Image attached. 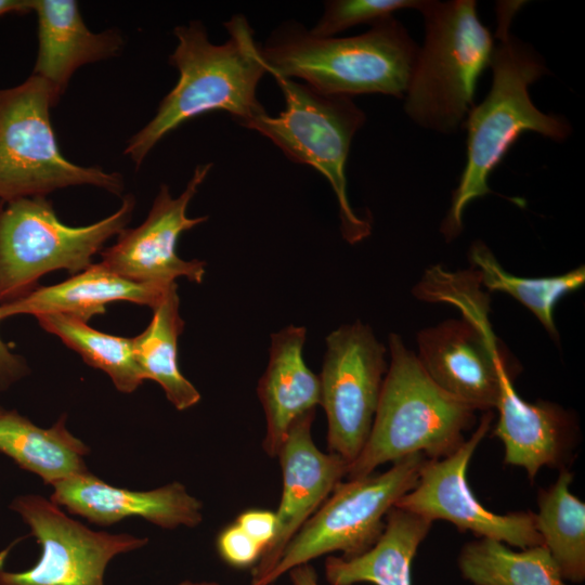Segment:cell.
Listing matches in <instances>:
<instances>
[{"label": "cell", "instance_id": "33", "mask_svg": "<svg viewBox=\"0 0 585 585\" xmlns=\"http://www.w3.org/2000/svg\"><path fill=\"white\" fill-rule=\"evenodd\" d=\"M288 574L291 585H320L315 569L310 563L297 566Z\"/></svg>", "mask_w": 585, "mask_h": 585}, {"label": "cell", "instance_id": "30", "mask_svg": "<svg viewBox=\"0 0 585 585\" xmlns=\"http://www.w3.org/2000/svg\"><path fill=\"white\" fill-rule=\"evenodd\" d=\"M217 549L222 560L235 568L255 566L262 555L260 545L236 523L220 532Z\"/></svg>", "mask_w": 585, "mask_h": 585}, {"label": "cell", "instance_id": "3", "mask_svg": "<svg viewBox=\"0 0 585 585\" xmlns=\"http://www.w3.org/2000/svg\"><path fill=\"white\" fill-rule=\"evenodd\" d=\"M419 48L393 16L352 37H316L299 23L283 24L260 47L268 74L302 79L313 90L349 96L404 98Z\"/></svg>", "mask_w": 585, "mask_h": 585}, {"label": "cell", "instance_id": "32", "mask_svg": "<svg viewBox=\"0 0 585 585\" xmlns=\"http://www.w3.org/2000/svg\"><path fill=\"white\" fill-rule=\"evenodd\" d=\"M29 374L23 356L14 353L0 337V392L8 390Z\"/></svg>", "mask_w": 585, "mask_h": 585}, {"label": "cell", "instance_id": "21", "mask_svg": "<svg viewBox=\"0 0 585 585\" xmlns=\"http://www.w3.org/2000/svg\"><path fill=\"white\" fill-rule=\"evenodd\" d=\"M432 521L393 506L386 516V525L376 544L352 557L329 555L324 564L330 585H412L411 566Z\"/></svg>", "mask_w": 585, "mask_h": 585}, {"label": "cell", "instance_id": "17", "mask_svg": "<svg viewBox=\"0 0 585 585\" xmlns=\"http://www.w3.org/2000/svg\"><path fill=\"white\" fill-rule=\"evenodd\" d=\"M512 380L503 381L493 430L504 444V464L524 468L531 481L542 467L566 469L577 435L572 414L555 403L524 401Z\"/></svg>", "mask_w": 585, "mask_h": 585}, {"label": "cell", "instance_id": "13", "mask_svg": "<svg viewBox=\"0 0 585 585\" xmlns=\"http://www.w3.org/2000/svg\"><path fill=\"white\" fill-rule=\"evenodd\" d=\"M417 344L416 356L431 380L476 411L496 408L503 381L519 373L490 321L446 320L420 330Z\"/></svg>", "mask_w": 585, "mask_h": 585}, {"label": "cell", "instance_id": "9", "mask_svg": "<svg viewBox=\"0 0 585 585\" xmlns=\"http://www.w3.org/2000/svg\"><path fill=\"white\" fill-rule=\"evenodd\" d=\"M425 459L413 454L382 473L339 482L287 544L263 585L321 556L340 551L352 558L372 548L385 530L388 511L416 486Z\"/></svg>", "mask_w": 585, "mask_h": 585}, {"label": "cell", "instance_id": "35", "mask_svg": "<svg viewBox=\"0 0 585 585\" xmlns=\"http://www.w3.org/2000/svg\"><path fill=\"white\" fill-rule=\"evenodd\" d=\"M177 585H219V584L217 582H213V581L194 582V581H191V580H185V581L180 582ZM270 585H275V583L270 584Z\"/></svg>", "mask_w": 585, "mask_h": 585}, {"label": "cell", "instance_id": "1", "mask_svg": "<svg viewBox=\"0 0 585 585\" xmlns=\"http://www.w3.org/2000/svg\"><path fill=\"white\" fill-rule=\"evenodd\" d=\"M522 1L496 4L497 28L491 56L492 84L484 100L473 106L463 126L467 130L466 165L454 190L441 232L447 240L463 230V213L473 200L492 193L487 180L518 138L528 131L562 142L572 128L566 118L541 112L529 87L547 73L537 52L510 31Z\"/></svg>", "mask_w": 585, "mask_h": 585}, {"label": "cell", "instance_id": "19", "mask_svg": "<svg viewBox=\"0 0 585 585\" xmlns=\"http://www.w3.org/2000/svg\"><path fill=\"white\" fill-rule=\"evenodd\" d=\"M306 337V327L295 325L271 336L269 362L257 386L265 416L262 448L270 457H277L292 422L320 405V377L303 359Z\"/></svg>", "mask_w": 585, "mask_h": 585}, {"label": "cell", "instance_id": "23", "mask_svg": "<svg viewBox=\"0 0 585 585\" xmlns=\"http://www.w3.org/2000/svg\"><path fill=\"white\" fill-rule=\"evenodd\" d=\"M152 310L146 328L132 337L134 358L144 379L156 381L168 401L178 411H185L199 402L200 393L182 375L178 363V340L184 321L176 283Z\"/></svg>", "mask_w": 585, "mask_h": 585}, {"label": "cell", "instance_id": "18", "mask_svg": "<svg viewBox=\"0 0 585 585\" xmlns=\"http://www.w3.org/2000/svg\"><path fill=\"white\" fill-rule=\"evenodd\" d=\"M38 49L32 74L61 99L81 66L116 57L125 41L117 29L91 31L75 0H34Z\"/></svg>", "mask_w": 585, "mask_h": 585}, {"label": "cell", "instance_id": "29", "mask_svg": "<svg viewBox=\"0 0 585 585\" xmlns=\"http://www.w3.org/2000/svg\"><path fill=\"white\" fill-rule=\"evenodd\" d=\"M421 0H332L324 4V12L310 30L316 37L334 35L360 24H375L399 10L417 9Z\"/></svg>", "mask_w": 585, "mask_h": 585}, {"label": "cell", "instance_id": "20", "mask_svg": "<svg viewBox=\"0 0 585 585\" xmlns=\"http://www.w3.org/2000/svg\"><path fill=\"white\" fill-rule=\"evenodd\" d=\"M173 284L135 283L102 262L92 263L61 283L37 286L25 296L0 304V321L17 315L58 313L88 323L105 313V306L112 302L126 301L153 309Z\"/></svg>", "mask_w": 585, "mask_h": 585}, {"label": "cell", "instance_id": "25", "mask_svg": "<svg viewBox=\"0 0 585 585\" xmlns=\"http://www.w3.org/2000/svg\"><path fill=\"white\" fill-rule=\"evenodd\" d=\"M573 473L561 469L557 481L540 490L535 523L566 581L585 580V504L570 492Z\"/></svg>", "mask_w": 585, "mask_h": 585}, {"label": "cell", "instance_id": "36", "mask_svg": "<svg viewBox=\"0 0 585 585\" xmlns=\"http://www.w3.org/2000/svg\"><path fill=\"white\" fill-rule=\"evenodd\" d=\"M0 408H1V406H0Z\"/></svg>", "mask_w": 585, "mask_h": 585}, {"label": "cell", "instance_id": "14", "mask_svg": "<svg viewBox=\"0 0 585 585\" xmlns=\"http://www.w3.org/2000/svg\"><path fill=\"white\" fill-rule=\"evenodd\" d=\"M211 167V162L197 166L178 197L172 196L168 185L161 184L146 219L133 229L121 231L117 240L100 252L101 262L135 283L168 285L184 277L200 284L206 263L198 259H182L177 253V244L182 233L208 219L190 218L186 212Z\"/></svg>", "mask_w": 585, "mask_h": 585}, {"label": "cell", "instance_id": "34", "mask_svg": "<svg viewBox=\"0 0 585 585\" xmlns=\"http://www.w3.org/2000/svg\"><path fill=\"white\" fill-rule=\"evenodd\" d=\"M34 10V0H0V17L6 14H27Z\"/></svg>", "mask_w": 585, "mask_h": 585}, {"label": "cell", "instance_id": "8", "mask_svg": "<svg viewBox=\"0 0 585 585\" xmlns=\"http://www.w3.org/2000/svg\"><path fill=\"white\" fill-rule=\"evenodd\" d=\"M285 99L278 116L266 113L240 123L272 141L294 162L313 167L329 182L339 207L342 237L355 244L370 234V223L351 208L346 165L352 139L365 114L349 96L326 95L306 83L274 75Z\"/></svg>", "mask_w": 585, "mask_h": 585}, {"label": "cell", "instance_id": "16", "mask_svg": "<svg viewBox=\"0 0 585 585\" xmlns=\"http://www.w3.org/2000/svg\"><path fill=\"white\" fill-rule=\"evenodd\" d=\"M51 500L69 514L103 526L131 517L169 530L195 528L203 520L202 502L180 482L132 491L113 486L84 471L55 483Z\"/></svg>", "mask_w": 585, "mask_h": 585}, {"label": "cell", "instance_id": "11", "mask_svg": "<svg viewBox=\"0 0 585 585\" xmlns=\"http://www.w3.org/2000/svg\"><path fill=\"white\" fill-rule=\"evenodd\" d=\"M10 508L30 528L41 556L29 570L10 572L3 569L0 554V585H104L105 570L114 557L148 542L131 534L91 530L37 494L15 497Z\"/></svg>", "mask_w": 585, "mask_h": 585}, {"label": "cell", "instance_id": "24", "mask_svg": "<svg viewBox=\"0 0 585 585\" xmlns=\"http://www.w3.org/2000/svg\"><path fill=\"white\" fill-rule=\"evenodd\" d=\"M457 564L473 585H567L545 545L514 551L502 542L481 537L461 547Z\"/></svg>", "mask_w": 585, "mask_h": 585}, {"label": "cell", "instance_id": "22", "mask_svg": "<svg viewBox=\"0 0 585 585\" xmlns=\"http://www.w3.org/2000/svg\"><path fill=\"white\" fill-rule=\"evenodd\" d=\"M89 447L66 427L63 415L50 428H41L16 411L0 408V452L21 468L55 483L87 470Z\"/></svg>", "mask_w": 585, "mask_h": 585}, {"label": "cell", "instance_id": "10", "mask_svg": "<svg viewBox=\"0 0 585 585\" xmlns=\"http://www.w3.org/2000/svg\"><path fill=\"white\" fill-rule=\"evenodd\" d=\"M386 348L373 329L356 321L326 337L321 401L327 419L328 452L349 465L359 456L372 430L384 378Z\"/></svg>", "mask_w": 585, "mask_h": 585}, {"label": "cell", "instance_id": "31", "mask_svg": "<svg viewBox=\"0 0 585 585\" xmlns=\"http://www.w3.org/2000/svg\"><path fill=\"white\" fill-rule=\"evenodd\" d=\"M235 523L243 529L263 550L271 543L276 530L275 512L264 509H249L242 512Z\"/></svg>", "mask_w": 585, "mask_h": 585}, {"label": "cell", "instance_id": "6", "mask_svg": "<svg viewBox=\"0 0 585 585\" xmlns=\"http://www.w3.org/2000/svg\"><path fill=\"white\" fill-rule=\"evenodd\" d=\"M134 208V195L127 194L106 218L70 226L46 196L0 202V304L30 292L52 271L74 275L90 266L105 243L127 227Z\"/></svg>", "mask_w": 585, "mask_h": 585}, {"label": "cell", "instance_id": "4", "mask_svg": "<svg viewBox=\"0 0 585 585\" xmlns=\"http://www.w3.org/2000/svg\"><path fill=\"white\" fill-rule=\"evenodd\" d=\"M387 368L368 439L348 466V479L368 476L379 465L413 454L440 459L466 440L476 410L438 387L398 334L389 335Z\"/></svg>", "mask_w": 585, "mask_h": 585}, {"label": "cell", "instance_id": "28", "mask_svg": "<svg viewBox=\"0 0 585 585\" xmlns=\"http://www.w3.org/2000/svg\"><path fill=\"white\" fill-rule=\"evenodd\" d=\"M415 295L426 301L456 306L463 316L489 320L490 299L481 289L476 270L450 273L440 266L430 269L416 287Z\"/></svg>", "mask_w": 585, "mask_h": 585}, {"label": "cell", "instance_id": "26", "mask_svg": "<svg viewBox=\"0 0 585 585\" xmlns=\"http://www.w3.org/2000/svg\"><path fill=\"white\" fill-rule=\"evenodd\" d=\"M469 261L477 271L481 286L500 291L529 309L548 334L558 338L554 312L559 300L585 283V268L547 277H521L506 272L487 246L476 240L469 249Z\"/></svg>", "mask_w": 585, "mask_h": 585}, {"label": "cell", "instance_id": "5", "mask_svg": "<svg viewBox=\"0 0 585 585\" xmlns=\"http://www.w3.org/2000/svg\"><path fill=\"white\" fill-rule=\"evenodd\" d=\"M418 11L425 21V40L404 95V110L418 126L451 134L473 107L494 37L481 23L474 0H421Z\"/></svg>", "mask_w": 585, "mask_h": 585}, {"label": "cell", "instance_id": "27", "mask_svg": "<svg viewBox=\"0 0 585 585\" xmlns=\"http://www.w3.org/2000/svg\"><path fill=\"white\" fill-rule=\"evenodd\" d=\"M36 320L42 329L60 338L88 365L104 372L118 391L132 393L145 381L134 358L132 337L100 332L65 314H41Z\"/></svg>", "mask_w": 585, "mask_h": 585}, {"label": "cell", "instance_id": "7", "mask_svg": "<svg viewBox=\"0 0 585 585\" xmlns=\"http://www.w3.org/2000/svg\"><path fill=\"white\" fill-rule=\"evenodd\" d=\"M58 100L35 75L0 89V202L80 185L122 195L125 181L119 172L79 166L62 154L50 116Z\"/></svg>", "mask_w": 585, "mask_h": 585}, {"label": "cell", "instance_id": "12", "mask_svg": "<svg viewBox=\"0 0 585 585\" xmlns=\"http://www.w3.org/2000/svg\"><path fill=\"white\" fill-rule=\"evenodd\" d=\"M493 418L492 411H487L472 435L451 455L440 459L426 458L420 466L416 486L394 506L432 522L448 521L461 532L470 531L477 536L521 549L544 545L533 511L494 514L484 508L470 490L467 481L468 465L489 432Z\"/></svg>", "mask_w": 585, "mask_h": 585}, {"label": "cell", "instance_id": "2", "mask_svg": "<svg viewBox=\"0 0 585 585\" xmlns=\"http://www.w3.org/2000/svg\"><path fill=\"white\" fill-rule=\"evenodd\" d=\"M224 27L229 39L222 44L211 43L198 21L174 28L178 43L169 63L177 68L179 79L154 117L128 141L123 153L136 168L168 133L203 114L225 110L240 125L266 113L257 98V87L268 72L253 31L240 14Z\"/></svg>", "mask_w": 585, "mask_h": 585}, {"label": "cell", "instance_id": "15", "mask_svg": "<svg viewBox=\"0 0 585 585\" xmlns=\"http://www.w3.org/2000/svg\"><path fill=\"white\" fill-rule=\"evenodd\" d=\"M315 410L298 417L277 454L282 469V496L273 540L253 566L249 585H263L287 544L320 508L349 464L339 455L318 450L312 438Z\"/></svg>", "mask_w": 585, "mask_h": 585}]
</instances>
